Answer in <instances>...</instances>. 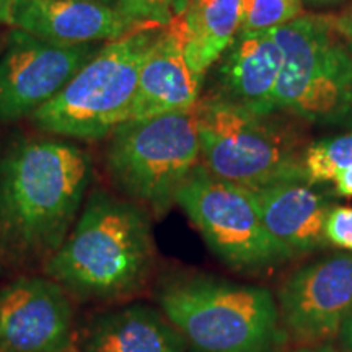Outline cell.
<instances>
[{"instance_id":"26","label":"cell","mask_w":352,"mask_h":352,"mask_svg":"<svg viewBox=\"0 0 352 352\" xmlns=\"http://www.w3.org/2000/svg\"><path fill=\"white\" fill-rule=\"evenodd\" d=\"M290 352H340V351H336L334 347H329L327 344H320V346H303Z\"/></svg>"},{"instance_id":"21","label":"cell","mask_w":352,"mask_h":352,"mask_svg":"<svg viewBox=\"0 0 352 352\" xmlns=\"http://www.w3.org/2000/svg\"><path fill=\"white\" fill-rule=\"evenodd\" d=\"M327 240L329 245L340 246L352 252V208L351 206H333L327 219Z\"/></svg>"},{"instance_id":"11","label":"cell","mask_w":352,"mask_h":352,"mask_svg":"<svg viewBox=\"0 0 352 352\" xmlns=\"http://www.w3.org/2000/svg\"><path fill=\"white\" fill-rule=\"evenodd\" d=\"M70 296L47 276H21L0 289V352H70Z\"/></svg>"},{"instance_id":"32","label":"cell","mask_w":352,"mask_h":352,"mask_svg":"<svg viewBox=\"0 0 352 352\" xmlns=\"http://www.w3.org/2000/svg\"><path fill=\"white\" fill-rule=\"evenodd\" d=\"M351 47H352V44H351Z\"/></svg>"},{"instance_id":"18","label":"cell","mask_w":352,"mask_h":352,"mask_svg":"<svg viewBox=\"0 0 352 352\" xmlns=\"http://www.w3.org/2000/svg\"><path fill=\"white\" fill-rule=\"evenodd\" d=\"M352 165V129L308 144L303 158L308 184L331 183L334 175Z\"/></svg>"},{"instance_id":"12","label":"cell","mask_w":352,"mask_h":352,"mask_svg":"<svg viewBox=\"0 0 352 352\" xmlns=\"http://www.w3.org/2000/svg\"><path fill=\"white\" fill-rule=\"evenodd\" d=\"M8 25L63 44L114 41L139 28L118 8L94 0H13Z\"/></svg>"},{"instance_id":"17","label":"cell","mask_w":352,"mask_h":352,"mask_svg":"<svg viewBox=\"0 0 352 352\" xmlns=\"http://www.w3.org/2000/svg\"><path fill=\"white\" fill-rule=\"evenodd\" d=\"M165 26L182 43L189 67L206 76L240 33L241 0H189Z\"/></svg>"},{"instance_id":"6","label":"cell","mask_w":352,"mask_h":352,"mask_svg":"<svg viewBox=\"0 0 352 352\" xmlns=\"http://www.w3.org/2000/svg\"><path fill=\"white\" fill-rule=\"evenodd\" d=\"M271 33L284 54L276 111L315 124L352 122V47L334 15H302Z\"/></svg>"},{"instance_id":"20","label":"cell","mask_w":352,"mask_h":352,"mask_svg":"<svg viewBox=\"0 0 352 352\" xmlns=\"http://www.w3.org/2000/svg\"><path fill=\"white\" fill-rule=\"evenodd\" d=\"M118 12L135 26H165L173 16L171 0H120Z\"/></svg>"},{"instance_id":"23","label":"cell","mask_w":352,"mask_h":352,"mask_svg":"<svg viewBox=\"0 0 352 352\" xmlns=\"http://www.w3.org/2000/svg\"><path fill=\"white\" fill-rule=\"evenodd\" d=\"M334 23L342 33V36L349 41V44H352V7L347 8L342 15L334 16Z\"/></svg>"},{"instance_id":"28","label":"cell","mask_w":352,"mask_h":352,"mask_svg":"<svg viewBox=\"0 0 352 352\" xmlns=\"http://www.w3.org/2000/svg\"><path fill=\"white\" fill-rule=\"evenodd\" d=\"M94 2H100V3H104V6L118 8V2H120V0H94Z\"/></svg>"},{"instance_id":"14","label":"cell","mask_w":352,"mask_h":352,"mask_svg":"<svg viewBox=\"0 0 352 352\" xmlns=\"http://www.w3.org/2000/svg\"><path fill=\"white\" fill-rule=\"evenodd\" d=\"M284 54L270 32H240L219 65V96L258 114L276 113Z\"/></svg>"},{"instance_id":"27","label":"cell","mask_w":352,"mask_h":352,"mask_svg":"<svg viewBox=\"0 0 352 352\" xmlns=\"http://www.w3.org/2000/svg\"><path fill=\"white\" fill-rule=\"evenodd\" d=\"M189 0H171V10H173V15H178V13L183 12V8L186 7Z\"/></svg>"},{"instance_id":"29","label":"cell","mask_w":352,"mask_h":352,"mask_svg":"<svg viewBox=\"0 0 352 352\" xmlns=\"http://www.w3.org/2000/svg\"><path fill=\"white\" fill-rule=\"evenodd\" d=\"M311 2H333V0H311Z\"/></svg>"},{"instance_id":"16","label":"cell","mask_w":352,"mask_h":352,"mask_svg":"<svg viewBox=\"0 0 352 352\" xmlns=\"http://www.w3.org/2000/svg\"><path fill=\"white\" fill-rule=\"evenodd\" d=\"M80 352H188L182 333L155 308L134 303L104 311L80 336Z\"/></svg>"},{"instance_id":"30","label":"cell","mask_w":352,"mask_h":352,"mask_svg":"<svg viewBox=\"0 0 352 352\" xmlns=\"http://www.w3.org/2000/svg\"><path fill=\"white\" fill-rule=\"evenodd\" d=\"M0 272H2V264H0Z\"/></svg>"},{"instance_id":"7","label":"cell","mask_w":352,"mask_h":352,"mask_svg":"<svg viewBox=\"0 0 352 352\" xmlns=\"http://www.w3.org/2000/svg\"><path fill=\"white\" fill-rule=\"evenodd\" d=\"M108 139L107 171L114 189L151 215H165L199 164L195 108L127 121Z\"/></svg>"},{"instance_id":"19","label":"cell","mask_w":352,"mask_h":352,"mask_svg":"<svg viewBox=\"0 0 352 352\" xmlns=\"http://www.w3.org/2000/svg\"><path fill=\"white\" fill-rule=\"evenodd\" d=\"M302 15V0H241L240 32H270Z\"/></svg>"},{"instance_id":"2","label":"cell","mask_w":352,"mask_h":352,"mask_svg":"<svg viewBox=\"0 0 352 352\" xmlns=\"http://www.w3.org/2000/svg\"><path fill=\"white\" fill-rule=\"evenodd\" d=\"M153 263L151 214L126 197L95 189L43 271L70 297L114 302L140 292Z\"/></svg>"},{"instance_id":"10","label":"cell","mask_w":352,"mask_h":352,"mask_svg":"<svg viewBox=\"0 0 352 352\" xmlns=\"http://www.w3.org/2000/svg\"><path fill=\"white\" fill-rule=\"evenodd\" d=\"M279 323L297 341L320 342L336 336L352 314V253L303 264L277 290Z\"/></svg>"},{"instance_id":"3","label":"cell","mask_w":352,"mask_h":352,"mask_svg":"<svg viewBox=\"0 0 352 352\" xmlns=\"http://www.w3.org/2000/svg\"><path fill=\"white\" fill-rule=\"evenodd\" d=\"M157 300L188 352H272L283 338L276 298L261 285L183 272L166 277Z\"/></svg>"},{"instance_id":"22","label":"cell","mask_w":352,"mask_h":352,"mask_svg":"<svg viewBox=\"0 0 352 352\" xmlns=\"http://www.w3.org/2000/svg\"><path fill=\"white\" fill-rule=\"evenodd\" d=\"M331 183L334 184V192L338 196L352 197V165L338 171Z\"/></svg>"},{"instance_id":"9","label":"cell","mask_w":352,"mask_h":352,"mask_svg":"<svg viewBox=\"0 0 352 352\" xmlns=\"http://www.w3.org/2000/svg\"><path fill=\"white\" fill-rule=\"evenodd\" d=\"M98 51L96 43L46 41L13 28L0 51V126L32 116Z\"/></svg>"},{"instance_id":"5","label":"cell","mask_w":352,"mask_h":352,"mask_svg":"<svg viewBox=\"0 0 352 352\" xmlns=\"http://www.w3.org/2000/svg\"><path fill=\"white\" fill-rule=\"evenodd\" d=\"M164 26L144 25L100 47L32 122L57 138L100 140L131 121L139 74Z\"/></svg>"},{"instance_id":"25","label":"cell","mask_w":352,"mask_h":352,"mask_svg":"<svg viewBox=\"0 0 352 352\" xmlns=\"http://www.w3.org/2000/svg\"><path fill=\"white\" fill-rule=\"evenodd\" d=\"M12 3L13 0H0V23H10Z\"/></svg>"},{"instance_id":"8","label":"cell","mask_w":352,"mask_h":352,"mask_svg":"<svg viewBox=\"0 0 352 352\" xmlns=\"http://www.w3.org/2000/svg\"><path fill=\"white\" fill-rule=\"evenodd\" d=\"M176 204L230 270L261 274L287 261L263 226L252 189L215 178L197 164L179 188Z\"/></svg>"},{"instance_id":"24","label":"cell","mask_w":352,"mask_h":352,"mask_svg":"<svg viewBox=\"0 0 352 352\" xmlns=\"http://www.w3.org/2000/svg\"><path fill=\"white\" fill-rule=\"evenodd\" d=\"M338 336H340L342 347H344L347 352H352V314H349V316L342 321L340 331H338Z\"/></svg>"},{"instance_id":"13","label":"cell","mask_w":352,"mask_h":352,"mask_svg":"<svg viewBox=\"0 0 352 352\" xmlns=\"http://www.w3.org/2000/svg\"><path fill=\"white\" fill-rule=\"evenodd\" d=\"M252 191L264 228L287 259L329 245L324 227L333 204L314 184L289 182Z\"/></svg>"},{"instance_id":"15","label":"cell","mask_w":352,"mask_h":352,"mask_svg":"<svg viewBox=\"0 0 352 352\" xmlns=\"http://www.w3.org/2000/svg\"><path fill=\"white\" fill-rule=\"evenodd\" d=\"M202 80L204 76L188 65L179 39L164 26L140 69L131 121L192 109Z\"/></svg>"},{"instance_id":"1","label":"cell","mask_w":352,"mask_h":352,"mask_svg":"<svg viewBox=\"0 0 352 352\" xmlns=\"http://www.w3.org/2000/svg\"><path fill=\"white\" fill-rule=\"evenodd\" d=\"M94 175L83 147L52 138H21L0 152V254L46 263L77 222Z\"/></svg>"},{"instance_id":"4","label":"cell","mask_w":352,"mask_h":352,"mask_svg":"<svg viewBox=\"0 0 352 352\" xmlns=\"http://www.w3.org/2000/svg\"><path fill=\"white\" fill-rule=\"evenodd\" d=\"M199 165L248 189L307 182L302 131L280 111L258 114L212 95L195 107Z\"/></svg>"},{"instance_id":"31","label":"cell","mask_w":352,"mask_h":352,"mask_svg":"<svg viewBox=\"0 0 352 352\" xmlns=\"http://www.w3.org/2000/svg\"><path fill=\"white\" fill-rule=\"evenodd\" d=\"M0 50H2V46H0Z\"/></svg>"}]
</instances>
